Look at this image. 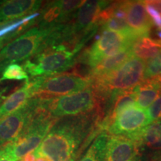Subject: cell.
<instances>
[{
	"label": "cell",
	"mask_w": 161,
	"mask_h": 161,
	"mask_svg": "<svg viewBox=\"0 0 161 161\" xmlns=\"http://www.w3.org/2000/svg\"><path fill=\"white\" fill-rule=\"evenodd\" d=\"M86 122L75 120L58 124L50 130L34 152L37 157L51 161H75L78 148L86 133Z\"/></svg>",
	"instance_id": "6da1fadb"
},
{
	"label": "cell",
	"mask_w": 161,
	"mask_h": 161,
	"mask_svg": "<svg viewBox=\"0 0 161 161\" xmlns=\"http://www.w3.org/2000/svg\"><path fill=\"white\" fill-rule=\"evenodd\" d=\"M144 61L134 56L114 71L92 79L98 102L112 101L119 92L136 87L144 80Z\"/></svg>",
	"instance_id": "7a4b0ae2"
},
{
	"label": "cell",
	"mask_w": 161,
	"mask_h": 161,
	"mask_svg": "<svg viewBox=\"0 0 161 161\" xmlns=\"http://www.w3.org/2000/svg\"><path fill=\"white\" fill-rule=\"evenodd\" d=\"M60 25L40 23L6 43L0 51V74L9 64L25 62L34 57Z\"/></svg>",
	"instance_id": "3957f363"
},
{
	"label": "cell",
	"mask_w": 161,
	"mask_h": 161,
	"mask_svg": "<svg viewBox=\"0 0 161 161\" xmlns=\"http://www.w3.org/2000/svg\"><path fill=\"white\" fill-rule=\"evenodd\" d=\"M79 51L66 43L52 44L42 48L22 66L33 77L60 74L76 64L75 56Z\"/></svg>",
	"instance_id": "277c9868"
},
{
	"label": "cell",
	"mask_w": 161,
	"mask_h": 161,
	"mask_svg": "<svg viewBox=\"0 0 161 161\" xmlns=\"http://www.w3.org/2000/svg\"><path fill=\"white\" fill-rule=\"evenodd\" d=\"M58 120L40 105L38 98L37 108L24 132L1 149L10 154L15 161L20 160L37 149Z\"/></svg>",
	"instance_id": "5b68a950"
},
{
	"label": "cell",
	"mask_w": 161,
	"mask_h": 161,
	"mask_svg": "<svg viewBox=\"0 0 161 161\" xmlns=\"http://www.w3.org/2000/svg\"><path fill=\"white\" fill-rule=\"evenodd\" d=\"M32 98H49L58 97L81 91L92 85L91 80L73 74H55L39 76L31 80Z\"/></svg>",
	"instance_id": "8992f818"
},
{
	"label": "cell",
	"mask_w": 161,
	"mask_h": 161,
	"mask_svg": "<svg viewBox=\"0 0 161 161\" xmlns=\"http://www.w3.org/2000/svg\"><path fill=\"white\" fill-rule=\"evenodd\" d=\"M39 98L40 105L53 117L57 119L86 114L95 108L98 102L92 86L68 95Z\"/></svg>",
	"instance_id": "52a82bcc"
},
{
	"label": "cell",
	"mask_w": 161,
	"mask_h": 161,
	"mask_svg": "<svg viewBox=\"0 0 161 161\" xmlns=\"http://www.w3.org/2000/svg\"><path fill=\"white\" fill-rule=\"evenodd\" d=\"M138 35H126L119 32L104 30L90 49L84 53L82 61L92 69L104 58L116 55L122 50L132 47L140 38Z\"/></svg>",
	"instance_id": "ba28073f"
},
{
	"label": "cell",
	"mask_w": 161,
	"mask_h": 161,
	"mask_svg": "<svg viewBox=\"0 0 161 161\" xmlns=\"http://www.w3.org/2000/svg\"><path fill=\"white\" fill-rule=\"evenodd\" d=\"M152 123L147 110L137 105L130 106L118 114L107 124L108 130L112 135L129 136L137 134Z\"/></svg>",
	"instance_id": "9c48e42d"
},
{
	"label": "cell",
	"mask_w": 161,
	"mask_h": 161,
	"mask_svg": "<svg viewBox=\"0 0 161 161\" xmlns=\"http://www.w3.org/2000/svg\"><path fill=\"white\" fill-rule=\"evenodd\" d=\"M37 103L38 98H32L20 109L0 119V148L23 134L31 121Z\"/></svg>",
	"instance_id": "30bf717a"
},
{
	"label": "cell",
	"mask_w": 161,
	"mask_h": 161,
	"mask_svg": "<svg viewBox=\"0 0 161 161\" xmlns=\"http://www.w3.org/2000/svg\"><path fill=\"white\" fill-rule=\"evenodd\" d=\"M139 152L137 144L132 139L112 135L107 143L105 161H134Z\"/></svg>",
	"instance_id": "8fae6325"
},
{
	"label": "cell",
	"mask_w": 161,
	"mask_h": 161,
	"mask_svg": "<svg viewBox=\"0 0 161 161\" xmlns=\"http://www.w3.org/2000/svg\"><path fill=\"white\" fill-rule=\"evenodd\" d=\"M42 3L35 0L0 1V24L31 15L40 8Z\"/></svg>",
	"instance_id": "7c38bea8"
},
{
	"label": "cell",
	"mask_w": 161,
	"mask_h": 161,
	"mask_svg": "<svg viewBox=\"0 0 161 161\" xmlns=\"http://www.w3.org/2000/svg\"><path fill=\"white\" fill-rule=\"evenodd\" d=\"M126 22L130 29L143 37L149 36L154 26L147 13L144 1H128Z\"/></svg>",
	"instance_id": "4fadbf2b"
},
{
	"label": "cell",
	"mask_w": 161,
	"mask_h": 161,
	"mask_svg": "<svg viewBox=\"0 0 161 161\" xmlns=\"http://www.w3.org/2000/svg\"><path fill=\"white\" fill-rule=\"evenodd\" d=\"M140 149L161 151V119L153 122L137 134L129 136Z\"/></svg>",
	"instance_id": "5bb4252c"
},
{
	"label": "cell",
	"mask_w": 161,
	"mask_h": 161,
	"mask_svg": "<svg viewBox=\"0 0 161 161\" xmlns=\"http://www.w3.org/2000/svg\"><path fill=\"white\" fill-rule=\"evenodd\" d=\"M31 98H32V93L31 84L29 80L6 98L0 104V119L20 109Z\"/></svg>",
	"instance_id": "9a60e30c"
},
{
	"label": "cell",
	"mask_w": 161,
	"mask_h": 161,
	"mask_svg": "<svg viewBox=\"0 0 161 161\" xmlns=\"http://www.w3.org/2000/svg\"><path fill=\"white\" fill-rule=\"evenodd\" d=\"M133 57H134V54H133L132 47H130L122 50L116 55L104 58L103 60L98 62L95 67L92 69L91 81L93 78L107 75L118 69L119 66Z\"/></svg>",
	"instance_id": "2e32d148"
},
{
	"label": "cell",
	"mask_w": 161,
	"mask_h": 161,
	"mask_svg": "<svg viewBox=\"0 0 161 161\" xmlns=\"http://www.w3.org/2000/svg\"><path fill=\"white\" fill-rule=\"evenodd\" d=\"M160 94L161 78L144 80L137 86L136 105L146 110Z\"/></svg>",
	"instance_id": "e0dca14e"
},
{
	"label": "cell",
	"mask_w": 161,
	"mask_h": 161,
	"mask_svg": "<svg viewBox=\"0 0 161 161\" xmlns=\"http://www.w3.org/2000/svg\"><path fill=\"white\" fill-rule=\"evenodd\" d=\"M136 94H137V86L116 94L114 96V99L112 100L113 104L111 109L109 112V116L107 118L104 125H107L108 122H110L118 114H119L123 110L136 104Z\"/></svg>",
	"instance_id": "ac0fdd59"
},
{
	"label": "cell",
	"mask_w": 161,
	"mask_h": 161,
	"mask_svg": "<svg viewBox=\"0 0 161 161\" xmlns=\"http://www.w3.org/2000/svg\"><path fill=\"white\" fill-rule=\"evenodd\" d=\"M161 50V42L150 38L148 36L138 39L132 46V51L134 57L139 59L148 60L154 57Z\"/></svg>",
	"instance_id": "d6986e66"
},
{
	"label": "cell",
	"mask_w": 161,
	"mask_h": 161,
	"mask_svg": "<svg viewBox=\"0 0 161 161\" xmlns=\"http://www.w3.org/2000/svg\"><path fill=\"white\" fill-rule=\"evenodd\" d=\"M108 133L104 130L92 142L80 161H105Z\"/></svg>",
	"instance_id": "ffe728a7"
},
{
	"label": "cell",
	"mask_w": 161,
	"mask_h": 161,
	"mask_svg": "<svg viewBox=\"0 0 161 161\" xmlns=\"http://www.w3.org/2000/svg\"><path fill=\"white\" fill-rule=\"evenodd\" d=\"M0 82L3 80H25L29 81V78L27 72L23 67L18 64H11L8 65L2 72Z\"/></svg>",
	"instance_id": "44dd1931"
},
{
	"label": "cell",
	"mask_w": 161,
	"mask_h": 161,
	"mask_svg": "<svg viewBox=\"0 0 161 161\" xmlns=\"http://www.w3.org/2000/svg\"><path fill=\"white\" fill-rule=\"evenodd\" d=\"M161 78V50L145 64L144 80Z\"/></svg>",
	"instance_id": "7402d4cb"
},
{
	"label": "cell",
	"mask_w": 161,
	"mask_h": 161,
	"mask_svg": "<svg viewBox=\"0 0 161 161\" xmlns=\"http://www.w3.org/2000/svg\"><path fill=\"white\" fill-rule=\"evenodd\" d=\"M146 110L152 122L161 119V94Z\"/></svg>",
	"instance_id": "603a6c76"
},
{
	"label": "cell",
	"mask_w": 161,
	"mask_h": 161,
	"mask_svg": "<svg viewBox=\"0 0 161 161\" xmlns=\"http://www.w3.org/2000/svg\"><path fill=\"white\" fill-rule=\"evenodd\" d=\"M146 5H150L157 12H158L159 14L161 16V0H152V1H144Z\"/></svg>",
	"instance_id": "cb8c5ba5"
},
{
	"label": "cell",
	"mask_w": 161,
	"mask_h": 161,
	"mask_svg": "<svg viewBox=\"0 0 161 161\" xmlns=\"http://www.w3.org/2000/svg\"><path fill=\"white\" fill-rule=\"evenodd\" d=\"M0 161H15L10 154L0 148Z\"/></svg>",
	"instance_id": "d4e9b609"
},
{
	"label": "cell",
	"mask_w": 161,
	"mask_h": 161,
	"mask_svg": "<svg viewBox=\"0 0 161 161\" xmlns=\"http://www.w3.org/2000/svg\"><path fill=\"white\" fill-rule=\"evenodd\" d=\"M151 161H161V151L153 153L152 155L148 157Z\"/></svg>",
	"instance_id": "484cf974"
},
{
	"label": "cell",
	"mask_w": 161,
	"mask_h": 161,
	"mask_svg": "<svg viewBox=\"0 0 161 161\" xmlns=\"http://www.w3.org/2000/svg\"><path fill=\"white\" fill-rule=\"evenodd\" d=\"M6 43H8L7 40L5 39V37H0V51L3 49V46L5 45Z\"/></svg>",
	"instance_id": "4316f807"
},
{
	"label": "cell",
	"mask_w": 161,
	"mask_h": 161,
	"mask_svg": "<svg viewBox=\"0 0 161 161\" xmlns=\"http://www.w3.org/2000/svg\"><path fill=\"white\" fill-rule=\"evenodd\" d=\"M134 161H151L149 158H146V159H142V158H136L135 160Z\"/></svg>",
	"instance_id": "83f0119b"
}]
</instances>
